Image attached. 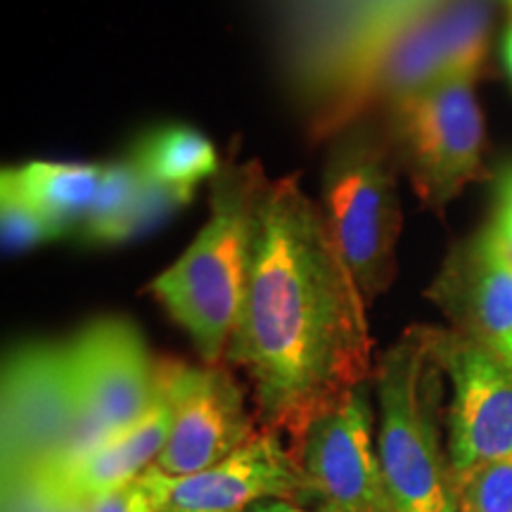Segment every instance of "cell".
Returning a JSON list of instances; mask_svg holds the SVG:
<instances>
[{
	"label": "cell",
	"instance_id": "cell-1",
	"mask_svg": "<svg viewBox=\"0 0 512 512\" xmlns=\"http://www.w3.org/2000/svg\"><path fill=\"white\" fill-rule=\"evenodd\" d=\"M226 363L247 377L261 430L292 453L318 415L373 382L368 304L299 174L266 178L256 195Z\"/></svg>",
	"mask_w": 512,
	"mask_h": 512
},
{
	"label": "cell",
	"instance_id": "cell-2",
	"mask_svg": "<svg viewBox=\"0 0 512 512\" xmlns=\"http://www.w3.org/2000/svg\"><path fill=\"white\" fill-rule=\"evenodd\" d=\"M446 384L430 325L408 328L375 361L377 448L399 512H458Z\"/></svg>",
	"mask_w": 512,
	"mask_h": 512
},
{
	"label": "cell",
	"instance_id": "cell-3",
	"mask_svg": "<svg viewBox=\"0 0 512 512\" xmlns=\"http://www.w3.org/2000/svg\"><path fill=\"white\" fill-rule=\"evenodd\" d=\"M264 181V166L240 162L233 147L211 178L209 221L176 264L147 287L207 366L226 363L245 297L252 211Z\"/></svg>",
	"mask_w": 512,
	"mask_h": 512
},
{
	"label": "cell",
	"instance_id": "cell-4",
	"mask_svg": "<svg viewBox=\"0 0 512 512\" xmlns=\"http://www.w3.org/2000/svg\"><path fill=\"white\" fill-rule=\"evenodd\" d=\"M399 164L373 114L349 121L332 140L323 171L325 226L370 306L396 278L401 238Z\"/></svg>",
	"mask_w": 512,
	"mask_h": 512
},
{
	"label": "cell",
	"instance_id": "cell-5",
	"mask_svg": "<svg viewBox=\"0 0 512 512\" xmlns=\"http://www.w3.org/2000/svg\"><path fill=\"white\" fill-rule=\"evenodd\" d=\"M373 117L420 204L439 219L467 185L489 178L486 121L475 81L439 83L392 102Z\"/></svg>",
	"mask_w": 512,
	"mask_h": 512
},
{
	"label": "cell",
	"instance_id": "cell-6",
	"mask_svg": "<svg viewBox=\"0 0 512 512\" xmlns=\"http://www.w3.org/2000/svg\"><path fill=\"white\" fill-rule=\"evenodd\" d=\"M83 422L64 342L17 347L3 368V486L81 456Z\"/></svg>",
	"mask_w": 512,
	"mask_h": 512
},
{
	"label": "cell",
	"instance_id": "cell-7",
	"mask_svg": "<svg viewBox=\"0 0 512 512\" xmlns=\"http://www.w3.org/2000/svg\"><path fill=\"white\" fill-rule=\"evenodd\" d=\"M486 0H451L392 38L358 81L351 121L446 81H477L489 48Z\"/></svg>",
	"mask_w": 512,
	"mask_h": 512
},
{
	"label": "cell",
	"instance_id": "cell-8",
	"mask_svg": "<svg viewBox=\"0 0 512 512\" xmlns=\"http://www.w3.org/2000/svg\"><path fill=\"white\" fill-rule=\"evenodd\" d=\"M64 347L83 422L81 456H86L145 418L157 399L159 358H152L138 325L117 316L83 325Z\"/></svg>",
	"mask_w": 512,
	"mask_h": 512
},
{
	"label": "cell",
	"instance_id": "cell-9",
	"mask_svg": "<svg viewBox=\"0 0 512 512\" xmlns=\"http://www.w3.org/2000/svg\"><path fill=\"white\" fill-rule=\"evenodd\" d=\"M373 382L318 415L294 451L306 482L302 505L337 512H399L377 448Z\"/></svg>",
	"mask_w": 512,
	"mask_h": 512
},
{
	"label": "cell",
	"instance_id": "cell-10",
	"mask_svg": "<svg viewBox=\"0 0 512 512\" xmlns=\"http://www.w3.org/2000/svg\"><path fill=\"white\" fill-rule=\"evenodd\" d=\"M434 356L448 380V456L453 472L512 456V366L458 335L432 328Z\"/></svg>",
	"mask_w": 512,
	"mask_h": 512
},
{
	"label": "cell",
	"instance_id": "cell-11",
	"mask_svg": "<svg viewBox=\"0 0 512 512\" xmlns=\"http://www.w3.org/2000/svg\"><path fill=\"white\" fill-rule=\"evenodd\" d=\"M159 512H245L266 498L302 503L306 482L280 434L259 430L221 463L195 475H166L157 465L140 475Z\"/></svg>",
	"mask_w": 512,
	"mask_h": 512
},
{
	"label": "cell",
	"instance_id": "cell-12",
	"mask_svg": "<svg viewBox=\"0 0 512 512\" xmlns=\"http://www.w3.org/2000/svg\"><path fill=\"white\" fill-rule=\"evenodd\" d=\"M176 418L157 467L183 477L221 463L261 430L228 363L190 366L171 358Z\"/></svg>",
	"mask_w": 512,
	"mask_h": 512
},
{
	"label": "cell",
	"instance_id": "cell-13",
	"mask_svg": "<svg viewBox=\"0 0 512 512\" xmlns=\"http://www.w3.org/2000/svg\"><path fill=\"white\" fill-rule=\"evenodd\" d=\"M425 294L451 330L512 366V261L491 221L448 249Z\"/></svg>",
	"mask_w": 512,
	"mask_h": 512
},
{
	"label": "cell",
	"instance_id": "cell-14",
	"mask_svg": "<svg viewBox=\"0 0 512 512\" xmlns=\"http://www.w3.org/2000/svg\"><path fill=\"white\" fill-rule=\"evenodd\" d=\"M176 418V387L171 375V358H159L157 399L143 420L124 434L93 448L86 456L57 467L48 475L29 479L41 484L48 494L67 501H93L105 491L138 479L162 456Z\"/></svg>",
	"mask_w": 512,
	"mask_h": 512
},
{
	"label": "cell",
	"instance_id": "cell-15",
	"mask_svg": "<svg viewBox=\"0 0 512 512\" xmlns=\"http://www.w3.org/2000/svg\"><path fill=\"white\" fill-rule=\"evenodd\" d=\"M105 166L79 162H27L3 169L27 200L62 226H79L100 188Z\"/></svg>",
	"mask_w": 512,
	"mask_h": 512
},
{
	"label": "cell",
	"instance_id": "cell-16",
	"mask_svg": "<svg viewBox=\"0 0 512 512\" xmlns=\"http://www.w3.org/2000/svg\"><path fill=\"white\" fill-rule=\"evenodd\" d=\"M133 162L145 176L171 185L195 190L204 178H214L221 157L207 136L190 126H162L150 131L133 147Z\"/></svg>",
	"mask_w": 512,
	"mask_h": 512
},
{
	"label": "cell",
	"instance_id": "cell-17",
	"mask_svg": "<svg viewBox=\"0 0 512 512\" xmlns=\"http://www.w3.org/2000/svg\"><path fill=\"white\" fill-rule=\"evenodd\" d=\"M140 169V166H138ZM195 197V190L188 188H171L145 176L140 178V185L128 202V207L112 223L93 233L91 238L83 240V245H119V242L133 240L147 230L157 228L159 223L176 214L178 209L188 207Z\"/></svg>",
	"mask_w": 512,
	"mask_h": 512
},
{
	"label": "cell",
	"instance_id": "cell-18",
	"mask_svg": "<svg viewBox=\"0 0 512 512\" xmlns=\"http://www.w3.org/2000/svg\"><path fill=\"white\" fill-rule=\"evenodd\" d=\"M67 226L50 219L19 192L8 176L0 178V233L5 252H22L62 238Z\"/></svg>",
	"mask_w": 512,
	"mask_h": 512
},
{
	"label": "cell",
	"instance_id": "cell-19",
	"mask_svg": "<svg viewBox=\"0 0 512 512\" xmlns=\"http://www.w3.org/2000/svg\"><path fill=\"white\" fill-rule=\"evenodd\" d=\"M458 512H512V456L456 477Z\"/></svg>",
	"mask_w": 512,
	"mask_h": 512
},
{
	"label": "cell",
	"instance_id": "cell-20",
	"mask_svg": "<svg viewBox=\"0 0 512 512\" xmlns=\"http://www.w3.org/2000/svg\"><path fill=\"white\" fill-rule=\"evenodd\" d=\"M140 178H143V171L138 169L133 159L105 164V174H102L100 188L95 192V200L79 223L81 242L117 219L136 195Z\"/></svg>",
	"mask_w": 512,
	"mask_h": 512
},
{
	"label": "cell",
	"instance_id": "cell-21",
	"mask_svg": "<svg viewBox=\"0 0 512 512\" xmlns=\"http://www.w3.org/2000/svg\"><path fill=\"white\" fill-rule=\"evenodd\" d=\"M88 508L91 512H159L155 496H152L143 477L105 491V494L88 501Z\"/></svg>",
	"mask_w": 512,
	"mask_h": 512
},
{
	"label": "cell",
	"instance_id": "cell-22",
	"mask_svg": "<svg viewBox=\"0 0 512 512\" xmlns=\"http://www.w3.org/2000/svg\"><path fill=\"white\" fill-rule=\"evenodd\" d=\"M57 501L41 484L19 482L5 486V512H55Z\"/></svg>",
	"mask_w": 512,
	"mask_h": 512
},
{
	"label": "cell",
	"instance_id": "cell-23",
	"mask_svg": "<svg viewBox=\"0 0 512 512\" xmlns=\"http://www.w3.org/2000/svg\"><path fill=\"white\" fill-rule=\"evenodd\" d=\"M491 226L496 230V238L501 242L503 252L512 261V207L510 204H498L494 216H491Z\"/></svg>",
	"mask_w": 512,
	"mask_h": 512
},
{
	"label": "cell",
	"instance_id": "cell-24",
	"mask_svg": "<svg viewBox=\"0 0 512 512\" xmlns=\"http://www.w3.org/2000/svg\"><path fill=\"white\" fill-rule=\"evenodd\" d=\"M245 512H337L330 508H320V505H302L297 501H287V498H266V501L254 503Z\"/></svg>",
	"mask_w": 512,
	"mask_h": 512
},
{
	"label": "cell",
	"instance_id": "cell-25",
	"mask_svg": "<svg viewBox=\"0 0 512 512\" xmlns=\"http://www.w3.org/2000/svg\"><path fill=\"white\" fill-rule=\"evenodd\" d=\"M496 195L498 204H510L512 207V162H508L496 176Z\"/></svg>",
	"mask_w": 512,
	"mask_h": 512
},
{
	"label": "cell",
	"instance_id": "cell-26",
	"mask_svg": "<svg viewBox=\"0 0 512 512\" xmlns=\"http://www.w3.org/2000/svg\"><path fill=\"white\" fill-rule=\"evenodd\" d=\"M55 501H57L55 512H91L86 501H67V498H55Z\"/></svg>",
	"mask_w": 512,
	"mask_h": 512
},
{
	"label": "cell",
	"instance_id": "cell-27",
	"mask_svg": "<svg viewBox=\"0 0 512 512\" xmlns=\"http://www.w3.org/2000/svg\"><path fill=\"white\" fill-rule=\"evenodd\" d=\"M503 55H505V67H508V74L512 79V27L505 34V43H503Z\"/></svg>",
	"mask_w": 512,
	"mask_h": 512
},
{
	"label": "cell",
	"instance_id": "cell-28",
	"mask_svg": "<svg viewBox=\"0 0 512 512\" xmlns=\"http://www.w3.org/2000/svg\"><path fill=\"white\" fill-rule=\"evenodd\" d=\"M508 3H510V5H512V0H508Z\"/></svg>",
	"mask_w": 512,
	"mask_h": 512
}]
</instances>
